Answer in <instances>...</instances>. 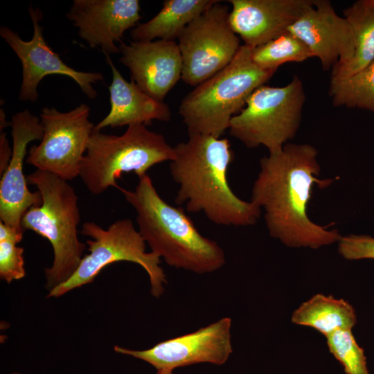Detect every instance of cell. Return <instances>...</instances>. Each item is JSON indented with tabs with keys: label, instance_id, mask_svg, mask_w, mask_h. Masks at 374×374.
I'll return each mask as SVG.
<instances>
[{
	"label": "cell",
	"instance_id": "7a4b0ae2",
	"mask_svg": "<svg viewBox=\"0 0 374 374\" xmlns=\"http://www.w3.org/2000/svg\"><path fill=\"white\" fill-rule=\"evenodd\" d=\"M174 148L170 172L178 184L175 202L191 213H203L221 226H248L259 220L261 209L231 190L227 172L234 155L226 138L188 134Z\"/></svg>",
	"mask_w": 374,
	"mask_h": 374
},
{
	"label": "cell",
	"instance_id": "d6986e66",
	"mask_svg": "<svg viewBox=\"0 0 374 374\" xmlns=\"http://www.w3.org/2000/svg\"><path fill=\"white\" fill-rule=\"evenodd\" d=\"M217 0H165L159 12L139 24L130 35L134 42L175 41L185 28Z\"/></svg>",
	"mask_w": 374,
	"mask_h": 374
},
{
	"label": "cell",
	"instance_id": "277c9868",
	"mask_svg": "<svg viewBox=\"0 0 374 374\" xmlns=\"http://www.w3.org/2000/svg\"><path fill=\"white\" fill-rule=\"evenodd\" d=\"M26 179L38 189L42 204L24 213L21 225L24 231L47 239L52 246L53 262L44 270L45 287L50 291L72 276L86 248L78 236V198L67 181L52 173L36 170Z\"/></svg>",
	"mask_w": 374,
	"mask_h": 374
},
{
	"label": "cell",
	"instance_id": "3957f363",
	"mask_svg": "<svg viewBox=\"0 0 374 374\" xmlns=\"http://www.w3.org/2000/svg\"><path fill=\"white\" fill-rule=\"evenodd\" d=\"M121 191L136 213L141 237L168 265L199 274L224 265L221 247L202 235L181 207L163 199L148 175L139 179L134 190Z\"/></svg>",
	"mask_w": 374,
	"mask_h": 374
},
{
	"label": "cell",
	"instance_id": "83f0119b",
	"mask_svg": "<svg viewBox=\"0 0 374 374\" xmlns=\"http://www.w3.org/2000/svg\"><path fill=\"white\" fill-rule=\"evenodd\" d=\"M156 374H175L173 371H158Z\"/></svg>",
	"mask_w": 374,
	"mask_h": 374
},
{
	"label": "cell",
	"instance_id": "52a82bcc",
	"mask_svg": "<svg viewBox=\"0 0 374 374\" xmlns=\"http://www.w3.org/2000/svg\"><path fill=\"white\" fill-rule=\"evenodd\" d=\"M80 233L93 239L87 240L89 253L82 257L69 278L48 291L47 298H57L89 284L105 267L121 261L134 262L143 268L154 297L159 298L163 294L167 276L161 266V258L152 251L146 252V243L132 220H117L107 229L93 222H86Z\"/></svg>",
	"mask_w": 374,
	"mask_h": 374
},
{
	"label": "cell",
	"instance_id": "e0dca14e",
	"mask_svg": "<svg viewBox=\"0 0 374 374\" xmlns=\"http://www.w3.org/2000/svg\"><path fill=\"white\" fill-rule=\"evenodd\" d=\"M313 0H229V22L244 45L252 48L288 30Z\"/></svg>",
	"mask_w": 374,
	"mask_h": 374
},
{
	"label": "cell",
	"instance_id": "cb8c5ba5",
	"mask_svg": "<svg viewBox=\"0 0 374 374\" xmlns=\"http://www.w3.org/2000/svg\"><path fill=\"white\" fill-rule=\"evenodd\" d=\"M326 337L330 352L346 374H368L364 349L357 343L352 330H338Z\"/></svg>",
	"mask_w": 374,
	"mask_h": 374
},
{
	"label": "cell",
	"instance_id": "9c48e42d",
	"mask_svg": "<svg viewBox=\"0 0 374 374\" xmlns=\"http://www.w3.org/2000/svg\"><path fill=\"white\" fill-rule=\"evenodd\" d=\"M229 12L228 6L217 0L179 35L181 80L186 84L196 87L234 58L241 45L240 37L230 26Z\"/></svg>",
	"mask_w": 374,
	"mask_h": 374
},
{
	"label": "cell",
	"instance_id": "6da1fadb",
	"mask_svg": "<svg viewBox=\"0 0 374 374\" xmlns=\"http://www.w3.org/2000/svg\"><path fill=\"white\" fill-rule=\"evenodd\" d=\"M317 156L310 144L287 143L260 160L251 201L264 211L269 235L289 247L318 249L341 238L337 229L317 224L308 215L314 187L326 188L335 180L318 177Z\"/></svg>",
	"mask_w": 374,
	"mask_h": 374
},
{
	"label": "cell",
	"instance_id": "484cf974",
	"mask_svg": "<svg viewBox=\"0 0 374 374\" xmlns=\"http://www.w3.org/2000/svg\"><path fill=\"white\" fill-rule=\"evenodd\" d=\"M338 252L345 259H374V238L368 235L351 234L341 236Z\"/></svg>",
	"mask_w": 374,
	"mask_h": 374
},
{
	"label": "cell",
	"instance_id": "603a6c76",
	"mask_svg": "<svg viewBox=\"0 0 374 374\" xmlns=\"http://www.w3.org/2000/svg\"><path fill=\"white\" fill-rule=\"evenodd\" d=\"M313 57L305 43L288 30L251 49L253 62L260 69L273 73L287 62H301Z\"/></svg>",
	"mask_w": 374,
	"mask_h": 374
},
{
	"label": "cell",
	"instance_id": "ac0fdd59",
	"mask_svg": "<svg viewBox=\"0 0 374 374\" xmlns=\"http://www.w3.org/2000/svg\"><path fill=\"white\" fill-rule=\"evenodd\" d=\"M112 73L108 89L111 109L108 114L93 130L100 131L107 127H118L134 124L149 125L154 120L169 121L172 112L163 101L153 98L140 89L134 81L128 82L113 63L109 54L104 53Z\"/></svg>",
	"mask_w": 374,
	"mask_h": 374
},
{
	"label": "cell",
	"instance_id": "ba28073f",
	"mask_svg": "<svg viewBox=\"0 0 374 374\" xmlns=\"http://www.w3.org/2000/svg\"><path fill=\"white\" fill-rule=\"evenodd\" d=\"M305 101L303 82L296 75L283 87L263 84L232 118L229 132L248 148L262 145L269 153L279 151L294 138Z\"/></svg>",
	"mask_w": 374,
	"mask_h": 374
},
{
	"label": "cell",
	"instance_id": "4316f807",
	"mask_svg": "<svg viewBox=\"0 0 374 374\" xmlns=\"http://www.w3.org/2000/svg\"><path fill=\"white\" fill-rule=\"evenodd\" d=\"M5 127H0V175L1 176L7 168L12 156L6 134L3 132Z\"/></svg>",
	"mask_w": 374,
	"mask_h": 374
},
{
	"label": "cell",
	"instance_id": "44dd1931",
	"mask_svg": "<svg viewBox=\"0 0 374 374\" xmlns=\"http://www.w3.org/2000/svg\"><path fill=\"white\" fill-rule=\"evenodd\" d=\"M350 23L355 42L353 59L332 69L330 80L345 78L374 60V0H359L343 10Z\"/></svg>",
	"mask_w": 374,
	"mask_h": 374
},
{
	"label": "cell",
	"instance_id": "7402d4cb",
	"mask_svg": "<svg viewBox=\"0 0 374 374\" xmlns=\"http://www.w3.org/2000/svg\"><path fill=\"white\" fill-rule=\"evenodd\" d=\"M329 95L335 107L344 106L374 112V60L351 75L330 80Z\"/></svg>",
	"mask_w": 374,
	"mask_h": 374
},
{
	"label": "cell",
	"instance_id": "30bf717a",
	"mask_svg": "<svg viewBox=\"0 0 374 374\" xmlns=\"http://www.w3.org/2000/svg\"><path fill=\"white\" fill-rule=\"evenodd\" d=\"M89 112L84 103L66 112L44 107L39 115L43 137L30 148L26 163L67 181L79 176L95 126L89 119Z\"/></svg>",
	"mask_w": 374,
	"mask_h": 374
},
{
	"label": "cell",
	"instance_id": "ffe728a7",
	"mask_svg": "<svg viewBox=\"0 0 374 374\" xmlns=\"http://www.w3.org/2000/svg\"><path fill=\"white\" fill-rule=\"evenodd\" d=\"M292 321L313 328L327 337L338 330H352L357 317L355 309L346 301L317 294L293 312Z\"/></svg>",
	"mask_w": 374,
	"mask_h": 374
},
{
	"label": "cell",
	"instance_id": "4fadbf2b",
	"mask_svg": "<svg viewBox=\"0 0 374 374\" xmlns=\"http://www.w3.org/2000/svg\"><path fill=\"white\" fill-rule=\"evenodd\" d=\"M10 125L12 156L0 181V221L13 228L23 229L21 222L24 213L30 208L42 204L40 193L28 190L23 168L28 144L42 139L44 127L40 118L28 109L12 115Z\"/></svg>",
	"mask_w": 374,
	"mask_h": 374
},
{
	"label": "cell",
	"instance_id": "9a60e30c",
	"mask_svg": "<svg viewBox=\"0 0 374 374\" xmlns=\"http://www.w3.org/2000/svg\"><path fill=\"white\" fill-rule=\"evenodd\" d=\"M66 16L91 48L108 54L120 53L116 43L141 18L138 0H74Z\"/></svg>",
	"mask_w": 374,
	"mask_h": 374
},
{
	"label": "cell",
	"instance_id": "5b68a950",
	"mask_svg": "<svg viewBox=\"0 0 374 374\" xmlns=\"http://www.w3.org/2000/svg\"><path fill=\"white\" fill-rule=\"evenodd\" d=\"M252 48L242 44L223 69L194 87L181 100L179 113L188 134L221 138L251 93L274 73L258 67Z\"/></svg>",
	"mask_w": 374,
	"mask_h": 374
},
{
	"label": "cell",
	"instance_id": "2e32d148",
	"mask_svg": "<svg viewBox=\"0 0 374 374\" xmlns=\"http://www.w3.org/2000/svg\"><path fill=\"white\" fill-rule=\"evenodd\" d=\"M118 47L119 61L130 70L132 80L153 98L163 101L181 79L182 58L177 42H121Z\"/></svg>",
	"mask_w": 374,
	"mask_h": 374
},
{
	"label": "cell",
	"instance_id": "8fae6325",
	"mask_svg": "<svg viewBox=\"0 0 374 374\" xmlns=\"http://www.w3.org/2000/svg\"><path fill=\"white\" fill-rule=\"evenodd\" d=\"M28 12L33 26V35L30 40H23L8 26L0 28L1 37L12 49L22 65L19 100L31 103L37 101L38 85L45 76L50 75L71 78L89 98H96L98 93L93 84L103 81V74L78 71L64 63L44 39L43 27L39 23L42 15L41 11L30 6Z\"/></svg>",
	"mask_w": 374,
	"mask_h": 374
},
{
	"label": "cell",
	"instance_id": "7c38bea8",
	"mask_svg": "<svg viewBox=\"0 0 374 374\" xmlns=\"http://www.w3.org/2000/svg\"><path fill=\"white\" fill-rule=\"evenodd\" d=\"M230 317L197 330L159 342L145 350L115 346L116 353L144 361L157 371H170L200 363L222 365L233 353Z\"/></svg>",
	"mask_w": 374,
	"mask_h": 374
},
{
	"label": "cell",
	"instance_id": "f1b7e54d",
	"mask_svg": "<svg viewBox=\"0 0 374 374\" xmlns=\"http://www.w3.org/2000/svg\"><path fill=\"white\" fill-rule=\"evenodd\" d=\"M11 374H21L19 372H12Z\"/></svg>",
	"mask_w": 374,
	"mask_h": 374
},
{
	"label": "cell",
	"instance_id": "d4e9b609",
	"mask_svg": "<svg viewBox=\"0 0 374 374\" xmlns=\"http://www.w3.org/2000/svg\"><path fill=\"white\" fill-rule=\"evenodd\" d=\"M12 240L0 241V278L8 283L26 276L24 249Z\"/></svg>",
	"mask_w": 374,
	"mask_h": 374
},
{
	"label": "cell",
	"instance_id": "8992f818",
	"mask_svg": "<svg viewBox=\"0 0 374 374\" xmlns=\"http://www.w3.org/2000/svg\"><path fill=\"white\" fill-rule=\"evenodd\" d=\"M174 157V148L165 136L145 125H129L121 135L93 130L79 176L91 194L99 195L109 187L121 190L116 180L123 172H133L141 179L152 166Z\"/></svg>",
	"mask_w": 374,
	"mask_h": 374
},
{
	"label": "cell",
	"instance_id": "5bb4252c",
	"mask_svg": "<svg viewBox=\"0 0 374 374\" xmlns=\"http://www.w3.org/2000/svg\"><path fill=\"white\" fill-rule=\"evenodd\" d=\"M288 31L305 43L325 71L346 64L354 56L352 27L328 0H313Z\"/></svg>",
	"mask_w": 374,
	"mask_h": 374
}]
</instances>
